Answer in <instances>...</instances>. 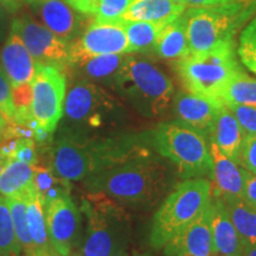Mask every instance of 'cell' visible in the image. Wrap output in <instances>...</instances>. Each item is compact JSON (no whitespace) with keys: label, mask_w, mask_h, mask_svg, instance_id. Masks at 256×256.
I'll return each mask as SVG.
<instances>
[{"label":"cell","mask_w":256,"mask_h":256,"mask_svg":"<svg viewBox=\"0 0 256 256\" xmlns=\"http://www.w3.org/2000/svg\"><path fill=\"white\" fill-rule=\"evenodd\" d=\"M150 133L83 136L60 130L51 151V168L68 182H81L140 156H151Z\"/></svg>","instance_id":"6da1fadb"},{"label":"cell","mask_w":256,"mask_h":256,"mask_svg":"<svg viewBox=\"0 0 256 256\" xmlns=\"http://www.w3.org/2000/svg\"><path fill=\"white\" fill-rule=\"evenodd\" d=\"M89 192L102 194L128 208H151L164 197L168 168L153 154L128 160L84 180Z\"/></svg>","instance_id":"7a4b0ae2"},{"label":"cell","mask_w":256,"mask_h":256,"mask_svg":"<svg viewBox=\"0 0 256 256\" xmlns=\"http://www.w3.org/2000/svg\"><path fill=\"white\" fill-rule=\"evenodd\" d=\"M113 89L146 119L162 116L174 96L172 80L152 60L126 56Z\"/></svg>","instance_id":"3957f363"},{"label":"cell","mask_w":256,"mask_h":256,"mask_svg":"<svg viewBox=\"0 0 256 256\" xmlns=\"http://www.w3.org/2000/svg\"><path fill=\"white\" fill-rule=\"evenodd\" d=\"M152 148L178 166L185 179L212 178L214 162L206 134L182 121L159 124L150 132Z\"/></svg>","instance_id":"277c9868"},{"label":"cell","mask_w":256,"mask_h":256,"mask_svg":"<svg viewBox=\"0 0 256 256\" xmlns=\"http://www.w3.org/2000/svg\"><path fill=\"white\" fill-rule=\"evenodd\" d=\"M63 118V132L96 136V132L115 127L121 118V106L102 86L81 80L66 92Z\"/></svg>","instance_id":"5b68a950"},{"label":"cell","mask_w":256,"mask_h":256,"mask_svg":"<svg viewBox=\"0 0 256 256\" xmlns=\"http://www.w3.org/2000/svg\"><path fill=\"white\" fill-rule=\"evenodd\" d=\"M87 229L81 256H110L126 247L130 235V217L122 206L102 194L89 192L82 200Z\"/></svg>","instance_id":"8992f818"},{"label":"cell","mask_w":256,"mask_h":256,"mask_svg":"<svg viewBox=\"0 0 256 256\" xmlns=\"http://www.w3.org/2000/svg\"><path fill=\"white\" fill-rule=\"evenodd\" d=\"M236 54L235 40L222 42L208 52L176 60L174 69L188 92L220 100L226 83L242 70Z\"/></svg>","instance_id":"52a82bcc"},{"label":"cell","mask_w":256,"mask_h":256,"mask_svg":"<svg viewBox=\"0 0 256 256\" xmlns=\"http://www.w3.org/2000/svg\"><path fill=\"white\" fill-rule=\"evenodd\" d=\"M255 11L256 2L186 8L184 16L190 55H200L222 42L234 40L238 28Z\"/></svg>","instance_id":"ba28073f"},{"label":"cell","mask_w":256,"mask_h":256,"mask_svg":"<svg viewBox=\"0 0 256 256\" xmlns=\"http://www.w3.org/2000/svg\"><path fill=\"white\" fill-rule=\"evenodd\" d=\"M210 200L211 184L206 178H191L178 184L153 217L150 234L152 247H165L170 240L206 209Z\"/></svg>","instance_id":"9c48e42d"},{"label":"cell","mask_w":256,"mask_h":256,"mask_svg":"<svg viewBox=\"0 0 256 256\" xmlns=\"http://www.w3.org/2000/svg\"><path fill=\"white\" fill-rule=\"evenodd\" d=\"M32 86L34 139L46 140L58 127L66 96V75L50 64L36 63Z\"/></svg>","instance_id":"30bf717a"},{"label":"cell","mask_w":256,"mask_h":256,"mask_svg":"<svg viewBox=\"0 0 256 256\" xmlns=\"http://www.w3.org/2000/svg\"><path fill=\"white\" fill-rule=\"evenodd\" d=\"M130 54V46L122 23L107 24L90 22L78 40L69 44V68L92 57Z\"/></svg>","instance_id":"8fae6325"},{"label":"cell","mask_w":256,"mask_h":256,"mask_svg":"<svg viewBox=\"0 0 256 256\" xmlns=\"http://www.w3.org/2000/svg\"><path fill=\"white\" fill-rule=\"evenodd\" d=\"M20 34L36 63L55 66L64 72L69 70V44L60 40L46 25L34 20L30 14L16 18L12 28Z\"/></svg>","instance_id":"7c38bea8"},{"label":"cell","mask_w":256,"mask_h":256,"mask_svg":"<svg viewBox=\"0 0 256 256\" xmlns=\"http://www.w3.org/2000/svg\"><path fill=\"white\" fill-rule=\"evenodd\" d=\"M44 210L51 247L60 256H70L81 232V210L70 194L51 200Z\"/></svg>","instance_id":"4fadbf2b"},{"label":"cell","mask_w":256,"mask_h":256,"mask_svg":"<svg viewBox=\"0 0 256 256\" xmlns=\"http://www.w3.org/2000/svg\"><path fill=\"white\" fill-rule=\"evenodd\" d=\"M212 203L165 244L166 256H210L212 247Z\"/></svg>","instance_id":"5bb4252c"},{"label":"cell","mask_w":256,"mask_h":256,"mask_svg":"<svg viewBox=\"0 0 256 256\" xmlns=\"http://www.w3.org/2000/svg\"><path fill=\"white\" fill-rule=\"evenodd\" d=\"M31 5L43 24L68 44L78 40L88 26L86 16L76 12L64 0H36Z\"/></svg>","instance_id":"9a60e30c"},{"label":"cell","mask_w":256,"mask_h":256,"mask_svg":"<svg viewBox=\"0 0 256 256\" xmlns=\"http://www.w3.org/2000/svg\"><path fill=\"white\" fill-rule=\"evenodd\" d=\"M223 106V102L216 98L192 92H178L174 96V110L178 121L210 136L211 128Z\"/></svg>","instance_id":"2e32d148"},{"label":"cell","mask_w":256,"mask_h":256,"mask_svg":"<svg viewBox=\"0 0 256 256\" xmlns=\"http://www.w3.org/2000/svg\"><path fill=\"white\" fill-rule=\"evenodd\" d=\"M0 62L11 86L31 83L36 70V60L31 56L20 34L14 28H11L0 52Z\"/></svg>","instance_id":"e0dca14e"},{"label":"cell","mask_w":256,"mask_h":256,"mask_svg":"<svg viewBox=\"0 0 256 256\" xmlns=\"http://www.w3.org/2000/svg\"><path fill=\"white\" fill-rule=\"evenodd\" d=\"M212 203V247L223 256H243V243L232 222L223 200L214 194Z\"/></svg>","instance_id":"ac0fdd59"},{"label":"cell","mask_w":256,"mask_h":256,"mask_svg":"<svg viewBox=\"0 0 256 256\" xmlns=\"http://www.w3.org/2000/svg\"><path fill=\"white\" fill-rule=\"evenodd\" d=\"M211 156L214 162V182L215 194L222 200L243 198L244 168L238 162L224 156L216 144H210Z\"/></svg>","instance_id":"d6986e66"},{"label":"cell","mask_w":256,"mask_h":256,"mask_svg":"<svg viewBox=\"0 0 256 256\" xmlns=\"http://www.w3.org/2000/svg\"><path fill=\"white\" fill-rule=\"evenodd\" d=\"M246 138L247 136L243 132L238 121L224 104L211 128L210 140L216 144L224 156L238 164L240 153Z\"/></svg>","instance_id":"ffe728a7"},{"label":"cell","mask_w":256,"mask_h":256,"mask_svg":"<svg viewBox=\"0 0 256 256\" xmlns=\"http://www.w3.org/2000/svg\"><path fill=\"white\" fill-rule=\"evenodd\" d=\"M186 6L172 0H133L122 22H151L168 25L184 14Z\"/></svg>","instance_id":"44dd1931"},{"label":"cell","mask_w":256,"mask_h":256,"mask_svg":"<svg viewBox=\"0 0 256 256\" xmlns=\"http://www.w3.org/2000/svg\"><path fill=\"white\" fill-rule=\"evenodd\" d=\"M154 52L162 58L170 60H183L190 55L184 14L162 28Z\"/></svg>","instance_id":"7402d4cb"},{"label":"cell","mask_w":256,"mask_h":256,"mask_svg":"<svg viewBox=\"0 0 256 256\" xmlns=\"http://www.w3.org/2000/svg\"><path fill=\"white\" fill-rule=\"evenodd\" d=\"M126 58L124 54H112V55H102L92 57L84 62L74 66L83 80L98 83L100 86L114 87L115 78ZM69 68V69H72Z\"/></svg>","instance_id":"603a6c76"},{"label":"cell","mask_w":256,"mask_h":256,"mask_svg":"<svg viewBox=\"0 0 256 256\" xmlns=\"http://www.w3.org/2000/svg\"><path fill=\"white\" fill-rule=\"evenodd\" d=\"M26 216L28 230H30L36 252H40V254L52 252L54 248L51 247L49 234H48L46 210L34 186V183L26 188Z\"/></svg>","instance_id":"cb8c5ba5"},{"label":"cell","mask_w":256,"mask_h":256,"mask_svg":"<svg viewBox=\"0 0 256 256\" xmlns=\"http://www.w3.org/2000/svg\"><path fill=\"white\" fill-rule=\"evenodd\" d=\"M223 202L242 240L243 247L256 246V208L243 198L223 200Z\"/></svg>","instance_id":"d4e9b609"},{"label":"cell","mask_w":256,"mask_h":256,"mask_svg":"<svg viewBox=\"0 0 256 256\" xmlns=\"http://www.w3.org/2000/svg\"><path fill=\"white\" fill-rule=\"evenodd\" d=\"M34 186L46 208L51 200L64 194H70V182L66 180L54 171L52 168L37 164L34 166Z\"/></svg>","instance_id":"484cf974"},{"label":"cell","mask_w":256,"mask_h":256,"mask_svg":"<svg viewBox=\"0 0 256 256\" xmlns=\"http://www.w3.org/2000/svg\"><path fill=\"white\" fill-rule=\"evenodd\" d=\"M165 25L151 22H124L130 54L154 52L156 40Z\"/></svg>","instance_id":"4316f807"},{"label":"cell","mask_w":256,"mask_h":256,"mask_svg":"<svg viewBox=\"0 0 256 256\" xmlns=\"http://www.w3.org/2000/svg\"><path fill=\"white\" fill-rule=\"evenodd\" d=\"M34 180V166L20 160H12L0 171V194L8 197L20 194Z\"/></svg>","instance_id":"83f0119b"},{"label":"cell","mask_w":256,"mask_h":256,"mask_svg":"<svg viewBox=\"0 0 256 256\" xmlns=\"http://www.w3.org/2000/svg\"><path fill=\"white\" fill-rule=\"evenodd\" d=\"M220 100L224 104L249 106L256 108V78L240 70L226 84Z\"/></svg>","instance_id":"f1b7e54d"},{"label":"cell","mask_w":256,"mask_h":256,"mask_svg":"<svg viewBox=\"0 0 256 256\" xmlns=\"http://www.w3.org/2000/svg\"><path fill=\"white\" fill-rule=\"evenodd\" d=\"M6 200H8L10 209H11L16 235H17L18 242L20 244L22 252L25 255L34 254V252H36V249H34V241H32L28 226L26 190L20 192V194H14V196L6 197Z\"/></svg>","instance_id":"f546056e"},{"label":"cell","mask_w":256,"mask_h":256,"mask_svg":"<svg viewBox=\"0 0 256 256\" xmlns=\"http://www.w3.org/2000/svg\"><path fill=\"white\" fill-rule=\"evenodd\" d=\"M22 252L8 202L5 196L0 194V254L20 256Z\"/></svg>","instance_id":"4dcf8cb0"},{"label":"cell","mask_w":256,"mask_h":256,"mask_svg":"<svg viewBox=\"0 0 256 256\" xmlns=\"http://www.w3.org/2000/svg\"><path fill=\"white\" fill-rule=\"evenodd\" d=\"M236 50L241 63L256 75V16L240 34Z\"/></svg>","instance_id":"1f68e13d"},{"label":"cell","mask_w":256,"mask_h":256,"mask_svg":"<svg viewBox=\"0 0 256 256\" xmlns=\"http://www.w3.org/2000/svg\"><path fill=\"white\" fill-rule=\"evenodd\" d=\"M132 2L133 0H101L98 12L94 16V22L107 24L122 23L124 14Z\"/></svg>","instance_id":"d6a6232c"},{"label":"cell","mask_w":256,"mask_h":256,"mask_svg":"<svg viewBox=\"0 0 256 256\" xmlns=\"http://www.w3.org/2000/svg\"><path fill=\"white\" fill-rule=\"evenodd\" d=\"M228 110L234 114L246 136L256 134V108L249 106L226 104Z\"/></svg>","instance_id":"836d02e7"},{"label":"cell","mask_w":256,"mask_h":256,"mask_svg":"<svg viewBox=\"0 0 256 256\" xmlns=\"http://www.w3.org/2000/svg\"><path fill=\"white\" fill-rule=\"evenodd\" d=\"M0 112L5 115L10 122L14 124L16 110L12 100L11 83L2 66H0Z\"/></svg>","instance_id":"e575fe53"},{"label":"cell","mask_w":256,"mask_h":256,"mask_svg":"<svg viewBox=\"0 0 256 256\" xmlns=\"http://www.w3.org/2000/svg\"><path fill=\"white\" fill-rule=\"evenodd\" d=\"M12 160H20L34 166L38 162L36 145L31 138H17Z\"/></svg>","instance_id":"d590c367"},{"label":"cell","mask_w":256,"mask_h":256,"mask_svg":"<svg viewBox=\"0 0 256 256\" xmlns=\"http://www.w3.org/2000/svg\"><path fill=\"white\" fill-rule=\"evenodd\" d=\"M238 165L256 174V134L246 138L240 153Z\"/></svg>","instance_id":"8d00e7d4"},{"label":"cell","mask_w":256,"mask_h":256,"mask_svg":"<svg viewBox=\"0 0 256 256\" xmlns=\"http://www.w3.org/2000/svg\"><path fill=\"white\" fill-rule=\"evenodd\" d=\"M70 8L86 17H92L98 12L101 0H64Z\"/></svg>","instance_id":"74e56055"},{"label":"cell","mask_w":256,"mask_h":256,"mask_svg":"<svg viewBox=\"0 0 256 256\" xmlns=\"http://www.w3.org/2000/svg\"><path fill=\"white\" fill-rule=\"evenodd\" d=\"M243 200L256 208V174L244 168L243 183Z\"/></svg>","instance_id":"f35d334b"},{"label":"cell","mask_w":256,"mask_h":256,"mask_svg":"<svg viewBox=\"0 0 256 256\" xmlns=\"http://www.w3.org/2000/svg\"><path fill=\"white\" fill-rule=\"evenodd\" d=\"M256 2V0H185V6L186 8H210V6L232 4V2Z\"/></svg>","instance_id":"ab89813d"},{"label":"cell","mask_w":256,"mask_h":256,"mask_svg":"<svg viewBox=\"0 0 256 256\" xmlns=\"http://www.w3.org/2000/svg\"><path fill=\"white\" fill-rule=\"evenodd\" d=\"M8 124H10V121L6 119L5 115L0 112V140L4 139L6 128H8Z\"/></svg>","instance_id":"60d3db41"},{"label":"cell","mask_w":256,"mask_h":256,"mask_svg":"<svg viewBox=\"0 0 256 256\" xmlns=\"http://www.w3.org/2000/svg\"><path fill=\"white\" fill-rule=\"evenodd\" d=\"M2 2L10 11H16V10L20 8V4H19L17 0H2Z\"/></svg>","instance_id":"b9f144b4"},{"label":"cell","mask_w":256,"mask_h":256,"mask_svg":"<svg viewBox=\"0 0 256 256\" xmlns=\"http://www.w3.org/2000/svg\"><path fill=\"white\" fill-rule=\"evenodd\" d=\"M243 256H256V246L243 248Z\"/></svg>","instance_id":"7bdbcfd3"},{"label":"cell","mask_w":256,"mask_h":256,"mask_svg":"<svg viewBox=\"0 0 256 256\" xmlns=\"http://www.w3.org/2000/svg\"><path fill=\"white\" fill-rule=\"evenodd\" d=\"M110 256H130V255L128 254L127 249H126V247H124L122 249H120V250H118L116 252H114V254L110 255Z\"/></svg>","instance_id":"ee69618b"},{"label":"cell","mask_w":256,"mask_h":256,"mask_svg":"<svg viewBox=\"0 0 256 256\" xmlns=\"http://www.w3.org/2000/svg\"><path fill=\"white\" fill-rule=\"evenodd\" d=\"M55 255H56V252L54 250L52 252H50V254H40V252H34V254L25 255V256H55Z\"/></svg>","instance_id":"f6af8a7d"},{"label":"cell","mask_w":256,"mask_h":256,"mask_svg":"<svg viewBox=\"0 0 256 256\" xmlns=\"http://www.w3.org/2000/svg\"><path fill=\"white\" fill-rule=\"evenodd\" d=\"M17 2H19V4H23V2H30V4H32V2H36V0H17Z\"/></svg>","instance_id":"bcb514c9"},{"label":"cell","mask_w":256,"mask_h":256,"mask_svg":"<svg viewBox=\"0 0 256 256\" xmlns=\"http://www.w3.org/2000/svg\"><path fill=\"white\" fill-rule=\"evenodd\" d=\"M174 2H179V4H185V0H172Z\"/></svg>","instance_id":"7dc6e473"},{"label":"cell","mask_w":256,"mask_h":256,"mask_svg":"<svg viewBox=\"0 0 256 256\" xmlns=\"http://www.w3.org/2000/svg\"><path fill=\"white\" fill-rule=\"evenodd\" d=\"M55 256H60V254H57V252H56V255ZM70 256H72V255H70ZM74 256H81V255H74Z\"/></svg>","instance_id":"c3c4849f"},{"label":"cell","mask_w":256,"mask_h":256,"mask_svg":"<svg viewBox=\"0 0 256 256\" xmlns=\"http://www.w3.org/2000/svg\"><path fill=\"white\" fill-rule=\"evenodd\" d=\"M0 256H5V255H2V254H0Z\"/></svg>","instance_id":"681fc988"}]
</instances>
